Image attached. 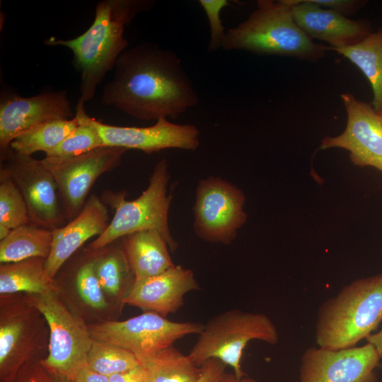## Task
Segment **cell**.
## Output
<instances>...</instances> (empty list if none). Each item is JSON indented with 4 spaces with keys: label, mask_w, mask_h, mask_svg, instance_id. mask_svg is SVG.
<instances>
[{
    "label": "cell",
    "mask_w": 382,
    "mask_h": 382,
    "mask_svg": "<svg viewBox=\"0 0 382 382\" xmlns=\"http://www.w3.org/2000/svg\"><path fill=\"white\" fill-rule=\"evenodd\" d=\"M101 103L141 120L176 119L199 98L180 58L156 43L126 49L117 59Z\"/></svg>",
    "instance_id": "6da1fadb"
},
{
    "label": "cell",
    "mask_w": 382,
    "mask_h": 382,
    "mask_svg": "<svg viewBox=\"0 0 382 382\" xmlns=\"http://www.w3.org/2000/svg\"><path fill=\"white\" fill-rule=\"evenodd\" d=\"M154 4L152 0L100 1L94 21L85 33L70 40L50 37L45 41L47 45L64 46L72 51L74 65L81 73L80 100L85 103L93 98L97 87L129 45L124 35L125 27Z\"/></svg>",
    "instance_id": "7a4b0ae2"
},
{
    "label": "cell",
    "mask_w": 382,
    "mask_h": 382,
    "mask_svg": "<svg viewBox=\"0 0 382 382\" xmlns=\"http://www.w3.org/2000/svg\"><path fill=\"white\" fill-rule=\"evenodd\" d=\"M382 321V274L359 279L342 287L320 306L316 323L318 347H355Z\"/></svg>",
    "instance_id": "3957f363"
},
{
    "label": "cell",
    "mask_w": 382,
    "mask_h": 382,
    "mask_svg": "<svg viewBox=\"0 0 382 382\" xmlns=\"http://www.w3.org/2000/svg\"><path fill=\"white\" fill-rule=\"evenodd\" d=\"M257 7L236 26L226 30L222 48L260 54L318 59L327 47L316 44L295 22L291 0H260Z\"/></svg>",
    "instance_id": "277c9868"
},
{
    "label": "cell",
    "mask_w": 382,
    "mask_h": 382,
    "mask_svg": "<svg viewBox=\"0 0 382 382\" xmlns=\"http://www.w3.org/2000/svg\"><path fill=\"white\" fill-rule=\"evenodd\" d=\"M170 178L168 162L162 158L156 163L146 189L135 199L126 200L125 192L104 193L102 200L111 206L114 214L104 232L86 249L99 250L127 235L154 231L166 239L170 251L175 250L178 243L172 236L168 223L173 197L171 192L168 194Z\"/></svg>",
    "instance_id": "5b68a950"
},
{
    "label": "cell",
    "mask_w": 382,
    "mask_h": 382,
    "mask_svg": "<svg viewBox=\"0 0 382 382\" xmlns=\"http://www.w3.org/2000/svg\"><path fill=\"white\" fill-rule=\"evenodd\" d=\"M252 340L276 345L279 333L272 320L261 313L228 310L212 317L204 325L188 355L198 366L209 359H218L241 378L246 376L241 365L243 353Z\"/></svg>",
    "instance_id": "8992f818"
},
{
    "label": "cell",
    "mask_w": 382,
    "mask_h": 382,
    "mask_svg": "<svg viewBox=\"0 0 382 382\" xmlns=\"http://www.w3.org/2000/svg\"><path fill=\"white\" fill-rule=\"evenodd\" d=\"M44 316L23 294L0 295V382H11L30 361L48 352Z\"/></svg>",
    "instance_id": "52a82bcc"
},
{
    "label": "cell",
    "mask_w": 382,
    "mask_h": 382,
    "mask_svg": "<svg viewBox=\"0 0 382 382\" xmlns=\"http://www.w3.org/2000/svg\"><path fill=\"white\" fill-rule=\"evenodd\" d=\"M23 294L44 316L48 325V352L41 359L42 363L71 381L78 371L87 365L93 341L88 323L67 306L57 291Z\"/></svg>",
    "instance_id": "ba28073f"
},
{
    "label": "cell",
    "mask_w": 382,
    "mask_h": 382,
    "mask_svg": "<svg viewBox=\"0 0 382 382\" xmlns=\"http://www.w3.org/2000/svg\"><path fill=\"white\" fill-rule=\"evenodd\" d=\"M203 326L198 322L172 321L153 312L88 324L93 340L120 347L137 357L171 346L186 335H199Z\"/></svg>",
    "instance_id": "9c48e42d"
},
{
    "label": "cell",
    "mask_w": 382,
    "mask_h": 382,
    "mask_svg": "<svg viewBox=\"0 0 382 382\" xmlns=\"http://www.w3.org/2000/svg\"><path fill=\"white\" fill-rule=\"evenodd\" d=\"M245 195L236 185L218 177L199 181L193 206V229L202 240L231 244L247 220Z\"/></svg>",
    "instance_id": "30bf717a"
},
{
    "label": "cell",
    "mask_w": 382,
    "mask_h": 382,
    "mask_svg": "<svg viewBox=\"0 0 382 382\" xmlns=\"http://www.w3.org/2000/svg\"><path fill=\"white\" fill-rule=\"evenodd\" d=\"M127 150L103 146L71 158L42 159L55 181L66 219L71 221L81 212L96 180L117 168Z\"/></svg>",
    "instance_id": "8fae6325"
},
{
    "label": "cell",
    "mask_w": 382,
    "mask_h": 382,
    "mask_svg": "<svg viewBox=\"0 0 382 382\" xmlns=\"http://www.w3.org/2000/svg\"><path fill=\"white\" fill-rule=\"evenodd\" d=\"M86 122L96 129L104 146L136 149L152 154L167 149L195 151L199 146V131L191 124H176L166 118L149 127H120L102 123L86 114L79 99L76 109Z\"/></svg>",
    "instance_id": "7c38bea8"
},
{
    "label": "cell",
    "mask_w": 382,
    "mask_h": 382,
    "mask_svg": "<svg viewBox=\"0 0 382 382\" xmlns=\"http://www.w3.org/2000/svg\"><path fill=\"white\" fill-rule=\"evenodd\" d=\"M1 163L25 202L30 224L51 231L65 225L57 185L42 160L13 151Z\"/></svg>",
    "instance_id": "4fadbf2b"
},
{
    "label": "cell",
    "mask_w": 382,
    "mask_h": 382,
    "mask_svg": "<svg viewBox=\"0 0 382 382\" xmlns=\"http://www.w3.org/2000/svg\"><path fill=\"white\" fill-rule=\"evenodd\" d=\"M381 359L369 342L340 349L309 347L301 358L299 382H377Z\"/></svg>",
    "instance_id": "5bb4252c"
},
{
    "label": "cell",
    "mask_w": 382,
    "mask_h": 382,
    "mask_svg": "<svg viewBox=\"0 0 382 382\" xmlns=\"http://www.w3.org/2000/svg\"><path fill=\"white\" fill-rule=\"evenodd\" d=\"M347 112L345 130L337 137H326L320 149L342 148L349 151L352 162L371 166L382 173V121L373 107L351 93H342Z\"/></svg>",
    "instance_id": "9a60e30c"
},
{
    "label": "cell",
    "mask_w": 382,
    "mask_h": 382,
    "mask_svg": "<svg viewBox=\"0 0 382 382\" xmlns=\"http://www.w3.org/2000/svg\"><path fill=\"white\" fill-rule=\"evenodd\" d=\"M74 116L66 91L32 97L1 99L0 105L1 161L12 151L11 143L19 134L39 124Z\"/></svg>",
    "instance_id": "2e32d148"
},
{
    "label": "cell",
    "mask_w": 382,
    "mask_h": 382,
    "mask_svg": "<svg viewBox=\"0 0 382 382\" xmlns=\"http://www.w3.org/2000/svg\"><path fill=\"white\" fill-rule=\"evenodd\" d=\"M199 289L191 270L175 265L156 276L134 281L123 303L166 318L183 306L186 294Z\"/></svg>",
    "instance_id": "e0dca14e"
},
{
    "label": "cell",
    "mask_w": 382,
    "mask_h": 382,
    "mask_svg": "<svg viewBox=\"0 0 382 382\" xmlns=\"http://www.w3.org/2000/svg\"><path fill=\"white\" fill-rule=\"evenodd\" d=\"M109 223L106 205L98 197L92 195L74 219L52 231V249L46 260L48 274L55 279L65 262L88 240L100 236Z\"/></svg>",
    "instance_id": "ac0fdd59"
},
{
    "label": "cell",
    "mask_w": 382,
    "mask_h": 382,
    "mask_svg": "<svg viewBox=\"0 0 382 382\" xmlns=\"http://www.w3.org/2000/svg\"><path fill=\"white\" fill-rule=\"evenodd\" d=\"M296 24L311 38L330 44L331 50L357 44L371 33L365 21H354L336 11L326 9L310 0H291Z\"/></svg>",
    "instance_id": "d6986e66"
},
{
    "label": "cell",
    "mask_w": 382,
    "mask_h": 382,
    "mask_svg": "<svg viewBox=\"0 0 382 382\" xmlns=\"http://www.w3.org/2000/svg\"><path fill=\"white\" fill-rule=\"evenodd\" d=\"M71 277L70 284L56 282L57 286L71 287L68 290L57 292L71 293L69 296L61 298L85 321L86 318H89L96 320V323L104 322L106 321L105 318L110 310L117 311L108 301L100 284L94 270L91 250L86 249L82 259L71 272Z\"/></svg>",
    "instance_id": "ffe728a7"
},
{
    "label": "cell",
    "mask_w": 382,
    "mask_h": 382,
    "mask_svg": "<svg viewBox=\"0 0 382 382\" xmlns=\"http://www.w3.org/2000/svg\"><path fill=\"white\" fill-rule=\"evenodd\" d=\"M120 239L135 281L156 276L175 265L166 239L158 232L138 231Z\"/></svg>",
    "instance_id": "44dd1931"
},
{
    "label": "cell",
    "mask_w": 382,
    "mask_h": 382,
    "mask_svg": "<svg viewBox=\"0 0 382 382\" xmlns=\"http://www.w3.org/2000/svg\"><path fill=\"white\" fill-rule=\"evenodd\" d=\"M91 251L100 284L110 303L117 311H120L135 281L122 243L120 246L108 245Z\"/></svg>",
    "instance_id": "7402d4cb"
},
{
    "label": "cell",
    "mask_w": 382,
    "mask_h": 382,
    "mask_svg": "<svg viewBox=\"0 0 382 382\" xmlns=\"http://www.w3.org/2000/svg\"><path fill=\"white\" fill-rule=\"evenodd\" d=\"M46 258L32 257L0 265V295L43 294L57 291L46 270Z\"/></svg>",
    "instance_id": "603a6c76"
},
{
    "label": "cell",
    "mask_w": 382,
    "mask_h": 382,
    "mask_svg": "<svg viewBox=\"0 0 382 382\" xmlns=\"http://www.w3.org/2000/svg\"><path fill=\"white\" fill-rule=\"evenodd\" d=\"M355 64L369 80L372 91L371 105L382 110V28L371 32L361 42L332 49Z\"/></svg>",
    "instance_id": "cb8c5ba5"
},
{
    "label": "cell",
    "mask_w": 382,
    "mask_h": 382,
    "mask_svg": "<svg viewBox=\"0 0 382 382\" xmlns=\"http://www.w3.org/2000/svg\"><path fill=\"white\" fill-rule=\"evenodd\" d=\"M146 369L147 382H196L202 367L173 345L137 357Z\"/></svg>",
    "instance_id": "d4e9b609"
},
{
    "label": "cell",
    "mask_w": 382,
    "mask_h": 382,
    "mask_svg": "<svg viewBox=\"0 0 382 382\" xmlns=\"http://www.w3.org/2000/svg\"><path fill=\"white\" fill-rule=\"evenodd\" d=\"M52 240L51 230L30 223L21 226L0 240V262H15L36 257L47 259Z\"/></svg>",
    "instance_id": "484cf974"
},
{
    "label": "cell",
    "mask_w": 382,
    "mask_h": 382,
    "mask_svg": "<svg viewBox=\"0 0 382 382\" xmlns=\"http://www.w3.org/2000/svg\"><path fill=\"white\" fill-rule=\"evenodd\" d=\"M76 117L48 121L35 125L16 137L11 149L20 154L31 156L37 151L45 154L54 149L78 125Z\"/></svg>",
    "instance_id": "4316f807"
},
{
    "label": "cell",
    "mask_w": 382,
    "mask_h": 382,
    "mask_svg": "<svg viewBox=\"0 0 382 382\" xmlns=\"http://www.w3.org/2000/svg\"><path fill=\"white\" fill-rule=\"evenodd\" d=\"M30 223L25 202L9 174L0 169V240L12 230Z\"/></svg>",
    "instance_id": "83f0119b"
},
{
    "label": "cell",
    "mask_w": 382,
    "mask_h": 382,
    "mask_svg": "<svg viewBox=\"0 0 382 382\" xmlns=\"http://www.w3.org/2000/svg\"><path fill=\"white\" fill-rule=\"evenodd\" d=\"M140 364L132 352L120 347L93 341L87 357V366L93 371L105 376L134 368Z\"/></svg>",
    "instance_id": "f1b7e54d"
},
{
    "label": "cell",
    "mask_w": 382,
    "mask_h": 382,
    "mask_svg": "<svg viewBox=\"0 0 382 382\" xmlns=\"http://www.w3.org/2000/svg\"><path fill=\"white\" fill-rule=\"evenodd\" d=\"M76 127L54 149L45 154V157L68 158L77 156L104 146L103 141L95 127L79 115Z\"/></svg>",
    "instance_id": "f546056e"
},
{
    "label": "cell",
    "mask_w": 382,
    "mask_h": 382,
    "mask_svg": "<svg viewBox=\"0 0 382 382\" xmlns=\"http://www.w3.org/2000/svg\"><path fill=\"white\" fill-rule=\"evenodd\" d=\"M210 25V40L209 51H215L222 48V42L226 29L222 25L220 13L223 8L229 6L227 0H199Z\"/></svg>",
    "instance_id": "4dcf8cb0"
},
{
    "label": "cell",
    "mask_w": 382,
    "mask_h": 382,
    "mask_svg": "<svg viewBox=\"0 0 382 382\" xmlns=\"http://www.w3.org/2000/svg\"><path fill=\"white\" fill-rule=\"evenodd\" d=\"M41 359L37 358L27 363L11 382H71L47 368Z\"/></svg>",
    "instance_id": "1f68e13d"
},
{
    "label": "cell",
    "mask_w": 382,
    "mask_h": 382,
    "mask_svg": "<svg viewBox=\"0 0 382 382\" xmlns=\"http://www.w3.org/2000/svg\"><path fill=\"white\" fill-rule=\"evenodd\" d=\"M226 365L222 361L211 359L202 366V374L196 382H223Z\"/></svg>",
    "instance_id": "d6a6232c"
},
{
    "label": "cell",
    "mask_w": 382,
    "mask_h": 382,
    "mask_svg": "<svg viewBox=\"0 0 382 382\" xmlns=\"http://www.w3.org/2000/svg\"><path fill=\"white\" fill-rule=\"evenodd\" d=\"M320 7L344 13H352L363 3L361 1L353 0H310Z\"/></svg>",
    "instance_id": "836d02e7"
},
{
    "label": "cell",
    "mask_w": 382,
    "mask_h": 382,
    "mask_svg": "<svg viewBox=\"0 0 382 382\" xmlns=\"http://www.w3.org/2000/svg\"><path fill=\"white\" fill-rule=\"evenodd\" d=\"M149 374L140 363L138 366L108 377L109 382H147Z\"/></svg>",
    "instance_id": "e575fe53"
},
{
    "label": "cell",
    "mask_w": 382,
    "mask_h": 382,
    "mask_svg": "<svg viewBox=\"0 0 382 382\" xmlns=\"http://www.w3.org/2000/svg\"><path fill=\"white\" fill-rule=\"evenodd\" d=\"M71 382H109L108 377L96 373L87 365L81 368Z\"/></svg>",
    "instance_id": "d590c367"
},
{
    "label": "cell",
    "mask_w": 382,
    "mask_h": 382,
    "mask_svg": "<svg viewBox=\"0 0 382 382\" xmlns=\"http://www.w3.org/2000/svg\"><path fill=\"white\" fill-rule=\"evenodd\" d=\"M366 342L374 346L380 357L382 359V328L379 331L371 335L366 339Z\"/></svg>",
    "instance_id": "8d00e7d4"
},
{
    "label": "cell",
    "mask_w": 382,
    "mask_h": 382,
    "mask_svg": "<svg viewBox=\"0 0 382 382\" xmlns=\"http://www.w3.org/2000/svg\"><path fill=\"white\" fill-rule=\"evenodd\" d=\"M223 382H260L253 378L243 377L238 378L234 374H226Z\"/></svg>",
    "instance_id": "74e56055"
},
{
    "label": "cell",
    "mask_w": 382,
    "mask_h": 382,
    "mask_svg": "<svg viewBox=\"0 0 382 382\" xmlns=\"http://www.w3.org/2000/svg\"><path fill=\"white\" fill-rule=\"evenodd\" d=\"M377 112V115L378 116V117L381 119V120L382 121V110L381 111H378V112Z\"/></svg>",
    "instance_id": "f35d334b"
}]
</instances>
